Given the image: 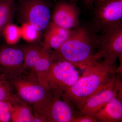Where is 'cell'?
Here are the masks:
<instances>
[{"label":"cell","mask_w":122,"mask_h":122,"mask_svg":"<svg viewBox=\"0 0 122 122\" xmlns=\"http://www.w3.org/2000/svg\"><path fill=\"white\" fill-rule=\"evenodd\" d=\"M97 34L88 25H79L71 30L67 40L52 50L54 61H66L84 69L101 61L97 49Z\"/></svg>","instance_id":"1"},{"label":"cell","mask_w":122,"mask_h":122,"mask_svg":"<svg viewBox=\"0 0 122 122\" xmlns=\"http://www.w3.org/2000/svg\"><path fill=\"white\" fill-rule=\"evenodd\" d=\"M115 65L100 61L84 69L73 86L62 95L77 110L92 96L111 85L117 77Z\"/></svg>","instance_id":"2"},{"label":"cell","mask_w":122,"mask_h":122,"mask_svg":"<svg viewBox=\"0 0 122 122\" xmlns=\"http://www.w3.org/2000/svg\"><path fill=\"white\" fill-rule=\"evenodd\" d=\"M10 82L18 98L32 109L35 114L42 117L53 90L42 83L34 75L26 71Z\"/></svg>","instance_id":"3"},{"label":"cell","mask_w":122,"mask_h":122,"mask_svg":"<svg viewBox=\"0 0 122 122\" xmlns=\"http://www.w3.org/2000/svg\"><path fill=\"white\" fill-rule=\"evenodd\" d=\"M89 26L96 34L122 25V0H96Z\"/></svg>","instance_id":"4"},{"label":"cell","mask_w":122,"mask_h":122,"mask_svg":"<svg viewBox=\"0 0 122 122\" xmlns=\"http://www.w3.org/2000/svg\"><path fill=\"white\" fill-rule=\"evenodd\" d=\"M25 70L34 75L48 86L46 76L53 62L52 50L41 41L23 47Z\"/></svg>","instance_id":"5"},{"label":"cell","mask_w":122,"mask_h":122,"mask_svg":"<svg viewBox=\"0 0 122 122\" xmlns=\"http://www.w3.org/2000/svg\"><path fill=\"white\" fill-rule=\"evenodd\" d=\"M50 9L48 0H18L15 14L21 24L29 23L42 32L51 21Z\"/></svg>","instance_id":"6"},{"label":"cell","mask_w":122,"mask_h":122,"mask_svg":"<svg viewBox=\"0 0 122 122\" xmlns=\"http://www.w3.org/2000/svg\"><path fill=\"white\" fill-rule=\"evenodd\" d=\"M79 75L73 64L66 61H54L46 76L48 86L62 94L77 82Z\"/></svg>","instance_id":"7"},{"label":"cell","mask_w":122,"mask_h":122,"mask_svg":"<svg viewBox=\"0 0 122 122\" xmlns=\"http://www.w3.org/2000/svg\"><path fill=\"white\" fill-rule=\"evenodd\" d=\"M25 71L23 47L7 45L0 48V74L10 81Z\"/></svg>","instance_id":"8"},{"label":"cell","mask_w":122,"mask_h":122,"mask_svg":"<svg viewBox=\"0 0 122 122\" xmlns=\"http://www.w3.org/2000/svg\"><path fill=\"white\" fill-rule=\"evenodd\" d=\"M97 49L103 61L115 65L122 57V25L97 34Z\"/></svg>","instance_id":"9"},{"label":"cell","mask_w":122,"mask_h":122,"mask_svg":"<svg viewBox=\"0 0 122 122\" xmlns=\"http://www.w3.org/2000/svg\"><path fill=\"white\" fill-rule=\"evenodd\" d=\"M62 95L54 91L42 115L46 122H72L81 113L72 103L62 98Z\"/></svg>","instance_id":"10"},{"label":"cell","mask_w":122,"mask_h":122,"mask_svg":"<svg viewBox=\"0 0 122 122\" xmlns=\"http://www.w3.org/2000/svg\"><path fill=\"white\" fill-rule=\"evenodd\" d=\"M80 12L76 3L59 0L54 6L51 19L57 25L71 30L80 25Z\"/></svg>","instance_id":"11"},{"label":"cell","mask_w":122,"mask_h":122,"mask_svg":"<svg viewBox=\"0 0 122 122\" xmlns=\"http://www.w3.org/2000/svg\"><path fill=\"white\" fill-rule=\"evenodd\" d=\"M121 88L122 82L117 76L111 85L91 97L78 110L81 113L94 116L117 96L118 91Z\"/></svg>","instance_id":"12"},{"label":"cell","mask_w":122,"mask_h":122,"mask_svg":"<svg viewBox=\"0 0 122 122\" xmlns=\"http://www.w3.org/2000/svg\"><path fill=\"white\" fill-rule=\"evenodd\" d=\"M71 30L64 28L50 21L43 31V42L52 50L57 49L68 39Z\"/></svg>","instance_id":"13"},{"label":"cell","mask_w":122,"mask_h":122,"mask_svg":"<svg viewBox=\"0 0 122 122\" xmlns=\"http://www.w3.org/2000/svg\"><path fill=\"white\" fill-rule=\"evenodd\" d=\"M94 116L98 122H122V99L116 96Z\"/></svg>","instance_id":"14"},{"label":"cell","mask_w":122,"mask_h":122,"mask_svg":"<svg viewBox=\"0 0 122 122\" xmlns=\"http://www.w3.org/2000/svg\"><path fill=\"white\" fill-rule=\"evenodd\" d=\"M15 8L16 0H0V38L5 27L12 22Z\"/></svg>","instance_id":"15"},{"label":"cell","mask_w":122,"mask_h":122,"mask_svg":"<svg viewBox=\"0 0 122 122\" xmlns=\"http://www.w3.org/2000/svg\"><path fill=\"white\" fill-rule=\"evenodd\" d=\"M12 103L11 121L13 122H32L34 114L31 108L25 103Z\"/></svg>","instance_id":"16"},{"label":"cell","mask_w":122,"mask_h":122,"mask_svg":"<svg viewBox=\"0 0 122 122\" xmlns=\"http://www.w3.org/2000/svg\"><path fill=\"white\" fill-rule=\"evenodd\" d=\"M14 91L10 82L0 74V101H6L12 103L20 101Z\"/></svg>","instance_id":"17"},{"label":"cell","mask_w":122,"mask_h":122,"mask_svg":"<svg viewBox=\"0 0 122 122\" xmlns=\"http://www.w3.org/2000/svg\"><path fill=\"white\" fill-rule=\"evenodd\" d=\"M20 27L21 31V38L28 44L41 41L42 32L32 25L29 23H22Z\"/></svg>","instance_id":"18"},{"label":"cell","mask_w":122,"mask_h":122,"mask_svg":"<svg viewBox=\"0 0 122 122\" xmlns=\"http://www.w3.org/2000/svg\"><path fill=\"white\" fill-rule=\"evenodd\" d=\"M2 37L4 38L7 45H15L21 38L20 27L12 22L10 23L4 30Z\"/></svg>","instance_id":"19"},{"label":"cell","mask_w":122,"mask_h":122,"mask_svg":"<svg viewBox=\"0 0 122 122\" xmlns=\"http://www.w3.org/2000/svg\"><path fill=\"white\" fill-rule=\"evenodd\" d=\"M12 104L10 102L0 101V122L11 121Z\"/></svg>","instance_id":"20"},{"label":"cell","mask_w":122,"mask_h":122,"mask_svg":"<svg viewBox=\"0 0 122 122\" xmlns=\"http://www.w3.org/2000/svg\"><path fill=\"white\" fill-rule=\"evenodd\" d=\"M72 122H98L93 116L80 113L74 118Z\"/></svg>","instance_id":"21"},{"label":"cell","mask_w":122,"mask_h":122,"mask_svg":"<svg viewBox=\"0 0 122 122\" xmlns=\"http://www.w3.org/2000/svg\"><path fill=\"white\" fill-rule=\"evenodd\" d=\"M96 0H81L83 5L88 9H92Z\"/></svg>","instance_id":"22"},{"label":"cell","mask_w":122,"mask_h":122,"mask_svg":"<svg viewBox=\"0 0 122 122\" xmlns=\"http://www.w3.org/2000/svg\"><path fill=\"white\" fill-rule=\"evenodd\" d=\"M63 0L67 1H69V2L76 3L77 0Z\"/></svg>","instance_id":"23"}]
</instances>
